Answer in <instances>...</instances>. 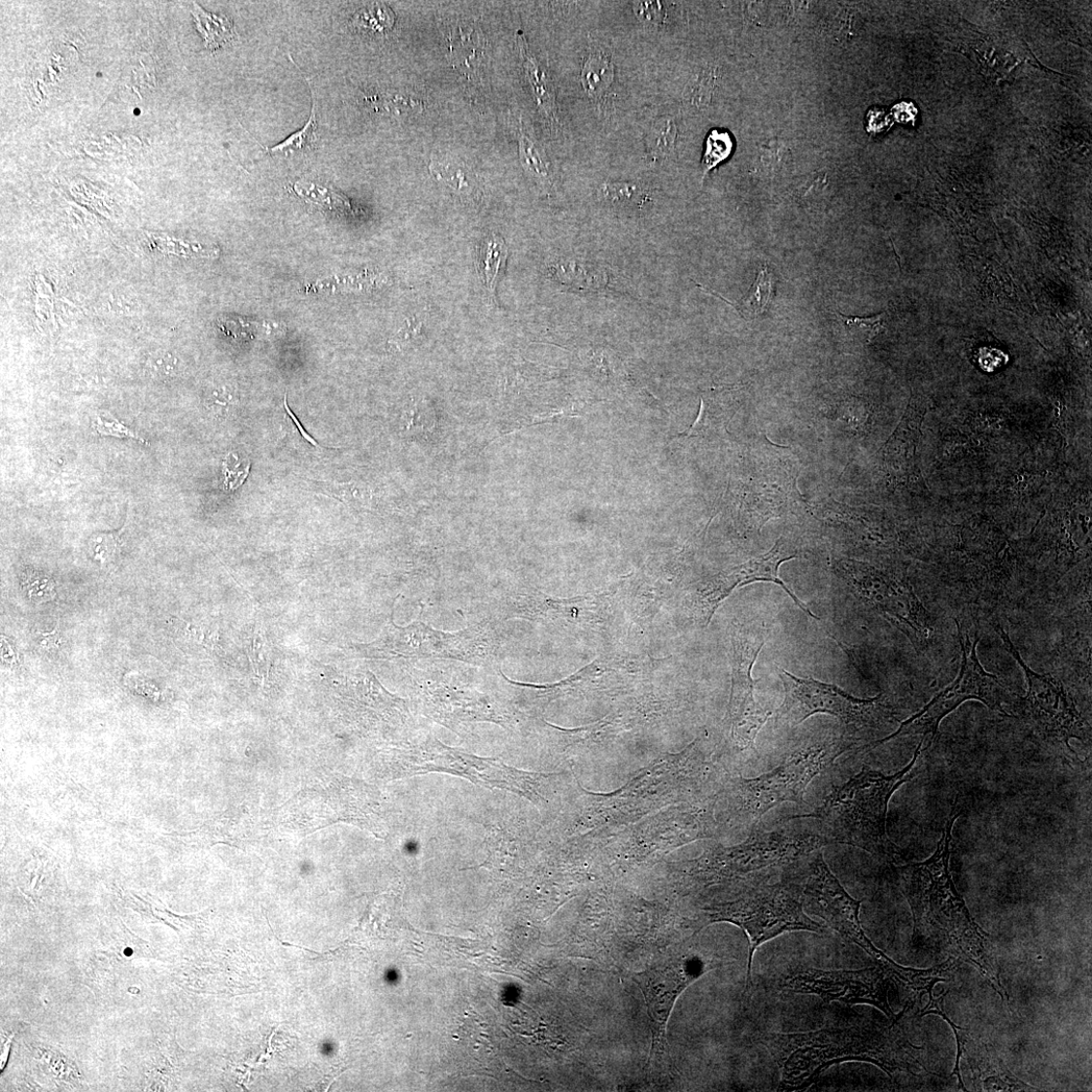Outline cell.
<instances>
[{
	"instance_id": "cell-1",
	"label": "cell",
	"mask_w": 1092,
	"mask_h": 1092,
	"mask_svg": "<svg viewBox=\"0 0 1092 1092\" xmlns=\"http://www.w3.org/2000/svg\"><path fill=\"white\" fill-rule=\"evenodd\" d=\"M899 1017L885 1027L864 1023L808 1033L764 1034L760 1043L770 1052L781 1073L780 1090L809 1087L834 1064L846 1061L872 1063L890 1077L897 1072L916 1075L923 1048L911 1045L898 1028Z\"/></svg>"
},
{
	"instance_id": "cell-2",
	"label": "cell",
	"mask_w": 1092,
	"mask_h": 1092,
	"mask_svg": "<svg viewBox=\"0 0 1092 1092\" xmlns=\"http://www.w3.org/2000/svg\"><path fill=\"white\" fill-rule=\"evenodd\" d=\"M961 808L956 806L927 861L897 867L901 889L913 917V939L934 928L944 933L960 956L972 964L1004 1001L1009 1002L986 946V934L976 924L960 896L950 870L953 829Z\"/></svg>"
},
{
	"instance_id": "cell-3",
	"label": "cell",
	"mask_w": 1092,
	"mask_h": 1092,
	"mask_svg": "<svg viewBox=\"0 0 1092 1092\" xmlns=\"http://www.w3.org/2000/svg\"><path fill=\"white\" fill-rule=\"evenodd\" d=\"M922 750L923 740L911 762L895 775L887 776L864 766L860 773L835 788L821 806L792 819L814 818L830 843L861 849L886 861L896 860L902 851L888 837V803L893 794L909 780Z\"/></svg>"
},
{
	"instance_id": "cell-4",
	"label": "cell",
	"mask_w": 1092,
	"mask_h": 1092,
	"mask_svg": "<svg viewBox=\"0 0 1092 1092\" xmlns=\"http://www.w3.org/2000/svg\"><path fill=\"white\" fill-rule=\"evenodd\" d=\"M808 877L803 887L804 910L822 917L842 938L854 942L877 963L887 976L912 991L915 1000L933 996L936 983L948 981L946 974L954 971L950 959L930 970H914L898 964L869 938L860 922L861 902L853 899L831 871L822 850L808 857Z\"/></svg>"
},
{
	"instance_id": "cell-5",
	"label": "cell",
	"mask_w": 1092,
	"mask_h": 1092,
	"mask_svg": "<svg viewBox=\"0 0 1092 1092\" xmlns=\"http://www.w3.org/2000/svg\"><path fill=\"white\" fill-rule=\"evenodd\" d=\"M857 744L841 730L812 733L772 771L737 782L738 811L756 826L768 811L782 803L804 804L810 782Z\"/></svg>"
},
{
	"instance_id": "cell-6",
	"label": "cell",
	"mask_w": 1092,
	"mask_h": 1092,
	"mask_svg": "<svg viewBox=\"0 0 1092 1092\" xmlns=\"http://www.w3.org/2000/svg\"><path fill=\"white\" fill-rule=\"evenodd\" d=\"M784 688V700L775 715L776 729H794L815 714L837 719L840 730L859 742L863 735L882 730L895 719L883 695L862 700L841 688L802 678L778 668Z\"/></svg>"
},
{
	"instance_id": "cell-7",
	"label": "cell",
	"mask_w": 1092,
	"mask_h": 1092,
	"mask_svg": "<svg viewBox=\"0 0 1092 1092\" xmlns=\"http://www.w3.org/2000/svg\"><path fill=\"white\" fill-rule=\"evenodd\" d=\"M717 923L734 925L748 936L747 990L752 981L754 955L764 942L788 932H826L806 914L803 888L791 882L761 883L734 902L708 908L700 930Z\"/></svg>"
},
{
	"instance_id": "cell-8",
	"label": "cell",
	"mask_w": 1092,
	"mask_h": 1092,
	"mask_svg": "<svg viewBox=\"0 0 1092 1092\" xmlns=\"http://www.w3.org/2000/svg\"><path fill=\"white\" fill-rule=\"evenodd\" d=\"M829 843L822 835L754 831L740 845L707 854L695 866L694 874L706 884L747 877L763 882L771 871L805 860Z\"/></svg>"
},
{
	"instance_id": "cell-9",
	"label": "cell",
	"mask_w": 1092,
	"mask_h": 1092,
	"mask_svg": "<svg viewBox=\"0 0 1092 1092\" xmlns=\"http://www.w3.org/2000/svg\"><path fill=\"white\" fill-rule=\"evenodd\" d=\"M500 639L492 624L470 626L457 632L436 631L421 622L401 628L391 624L375 642L362 645L370 658L445 659L476 665H492L497 660Z\"/></svg>"
},
{
	"instance_id": "cell-10",
	"label": "cell",
	"mask_w": 1092,
	"mask_h": 1092,
	"mask_svg": "<svg viewBox=\"0 0 1092 1092\" xmlns=\"http://www.w3.org/2000/svg\"><path fill=\"white\" fill-rule=\"evenodd\" d=\"M833 568L856 598L904 632L917 652L927 647L930 616L905 576L846 558L836 561Z\"/></svg>"
},
{
	"instance_id": "cell-11",
	"label": "cell",
	"mask_w": 1092,
	"mask_h": 1092,
	"mask_svg": "<svg viewBox=\"0 0 1092 1092\" xmlns=\"http://www.w3.org/2000/svg\"><path fill=\"white\" fill-rule=\"evenodd\" d=\"M955 622L963 653L961 669L956 680L941 691L923 710L903 723L895 734L864 744L855 753L871 751L892 739L917 734L924 735L926 747H930L938 734L942 719L967 700H979L991 710L1006 713L1004 704L1011 701L1009 691L997 677L988 674L982 667L977 657L978 638L972 642L970 635L962 631L957 620Z\"/></svg>"
},
{
	"instance_id": "cell-12",
	"label": "cell",
	"mask_w": 1092,
	"mask_h": 1092,
	"mask_svg": "<svg viewBox=\"0 0 1092 1092\" xmlns=\"http://www.w3.org/2000/svg\"><path fill=\"white\" fill-rule=\"evenodd\" d=\"M712 958L691 947L676 951L633 974L651 1020L652 1047L649 1064L655 1069L673 1070L666 1029L676 1003L695 981L715 968Z\"/></svg>"
},
{
	"instance_id": "cell-13",
	"label": "cell",
	"mask_w": 1092,
	"mask_h": 1092,
	"mask_svg": "<svg viewBox=\"0 0 1092 1092\" xmlns=\"http://www.w3.org/2000/svg\"><path fill=\"white\" fill-rule=\"evenodd\" d=\"M996 631L1003 638L1006 650L1019 663L1027 677V697L1015 703L1025 721L1041 736L1063 744L1071 752L1072 738L1089 740V728L1063 684L1051 675L1034 672L1005 630L998 626Z\"/></svg>"
},
{
	"instance_id": "cell-14",
	"label": "cell",
	"mask_w": 1092,
	"mask_h": 1092,
	"mask_svg": "<svg viewBox=\"0 0 1092 1092\" xmlns=\"http://www.w3.org/2000/svg\"><path fill=\"white\" fill-rule=\"evenodd\" d=\"M763 624H737L732 629V694L728 724L732 739L740 750L755 749V741L772 712L755 699L753 667L767 641Z\"/></svg>"
},
{
	"instance_id": "cell-15",
	"label": "cell",
	"mask_w": 1092,
	"mask_h": 1092,
	"mask_svg": "<svg viewBox=\"0 0 1092 1092\" xmlns=\"http://www.w3.org/2000/svg\"><path fill=\"white\" fill-rule=\"evenodd\" d=\"M799 473L798 462L788 449L772 443L761 448L744 489L743 510L751 529L760 531L768 521L783 516L802 502Z\"/></svg>"
},
{
	"instance_id": "cell-16",
	"label": "cell",
	"mask_w": 1092,
	"mask_h": 1092,
	"mask_svg": "<svg viewBox=\"0 0 1092 1092\" xmlns=\"http://www.w3.org/2000/svg\"><path fill=\"white\" fill-rule=\"evenodd\" d=\"M800 557V553L787 540L780 538L768 553L724 570L694 592L692 609L695 617L700 624L707 627L718 607L736 588L756 582H768L780 586L794 604L808 617L821 619L780 578L781 564Z\"/></svg>"
},
{
	"instance_id": "cell-17",
	"label": "cell",
	"mask_w": 1092,
	"mask_h": 1092,
	"mask_svg": "<svg viewBox=\"0 0 1092 1092\" xmlns=\"http://www.w3.org/2000/svg\"><path fill=\"white\" fill-rule=\"evenodd\" d=\"M781 986L797 994L816 996L828 1003L870 1005L884 1012L888 1019H897L888 1003V977L879 966L861 971L834 972L800 968L788 973Z\"/></svg>"
},
{
	"instance_id": "cell-18",
	"label": "cell",
	"mask_w": 1092,
	"mask_h": 1092,
	"mask_svg": "<svg viewBox=\"0 0 1092 1092\" xmlns=\"http://www.w3.org/2000/svg\"><path fill=\"white\" fill-rule=\"evenodd\" d=\"M408 755H410L408 761L412 762L410 767L412 773L450 772L488 787L506 788L521 794L531 791L529 783L533 774L514 770L492 759L479 758L451 749L432 736L418 744V747L413 748Z\"/></svg>"
},
{
	"instance_id": "cell-19",
	"label": "cell",
	"mask_w": 1092,
	"mask_h": 1092,
	"mask_svg": "<svg viewBox=\"0 0 1092 1092\" xmlns=\"http://www.w3.org/2000/svg\"><path fill=\"white\" fill-rule=\"evenodd\" d=\"M929 999L927 1006L922 1009L921 1016L937 1014L945 1020L953 1029L957 1040V1058L952 1076H957L959 1087L966 1091L960 1073V1061L963 1058L970 1067L976 1091H1039L1040 1089L1027 1084L1017 1078L1007 1069L994 1048L987 1046L980 1039L951 1021L945 1011L944 1002L946 996Z\"/></svg>"
},
{
	"instance_id": "cell-20",
	"label": "cell",
	"mask_w": 1092,
	"mask_h": 1092,
	"mask_svg": "<svg viewBox=\"0 0 1092 1092\" xmlns=\"http://www.w3.org/2000/svg\"><path fill=\"white\" fill-rule=\"evenodd\" d=\"M417 674L422 698L432 715L444 725L453 727V724L471 719L502 724V713L485 695L451 680H442L441 675L429 678L425 669H418Z\"/></svg>"
},
{
	"instance_id": "cell-21",
	"label": "cell",
	"mask_w": 1092,
	"mask_h": 1092,
	"mask_svg": "<svg viewBox=\"0 0 1092 1092\" xmlns=\"http://www.w3.org/2000/svg\"><path fill=\"white\" fill-rule=\"evenodd\" d=\"M927 411V400L921 395H912L901 424L883 446V464L897 482L907 484L918 476V446Z\"/></svg>"
},
{
	"instance_id": "cell-22",
	"label": "cell",
	"mask_w": 1092,
	"mask_h": 1092,
	"mask_svg": "<svg viewBox=\"0 0 1092 1092\" xmlns=\"http://www.w3.org/2000/svg\"><path fill=\"white\" fill-rule=\"evenodd\" d=\"M518 45L521 57H523L524 60V67L532 86L535 101L539 109L554 125H559L556 91L552 79L548 72L542 69L540 63L531 54L524 36H518Z\"/></svg>"
},
{
	"instance_id": "cell-23",
	"label": "cell",
	"mask_w": 1092,
	"mask_h": 1092,
	"mask_svg": "<svg viewBox=\"0 0 1092 1092\" xmlns=\"http://www.w3.org/2000/svg\"><path fill=\"white\" fill-rule=\"evenodd\" d=\"M614 82V66L610 55L599 46L590 47V54L582 70V85L587 94L598 99Z\"/></svg>"
},
{
	"instance_id": "cell-24",
	"label": "cell",
	"mask_w": 1092,
	"mask_h": 1092,
	"mask_svg": "<svg viewBox=\"0 0 1092 1092\" xmlns=\"http://www.w3.org/2000/svg\"><path fill=\"white\" fill-rule=\"evenodd\" d=\"M507 256L508 250L502 237L492 234L485 239L480 252L479 270L484 286L491 295H494Z\"/></svg>"
},
{
	"instance_id": "cell-25",
	"label": "cell",
	"mask_w": 1092,
	"mask_h": 1092,
	"mask_svg": "<svg viewBox=\"0 0 1092 1092\" xmlns=\"http://www.w3.org/2000/svg\"><path fill=\"white\" fill-rule=\"evenodd\" d=\"M316 486L323 495L355 509H368L374 499L370 487L360 481L318 482Z\"/></svg>"
},
{
	"instance_id": "cell-26",
	"label": "cell",
	"mask_w": 1092,
	"mask_h": 1092,
	"mask_svg": "<svg viewBox=\"0 0 1092 1092\" xmlns=\"http://www.w3.org/2000/svg\"><path fill=\"white\" fill-rule=\"evenodd\" d=\"M240 396L236 386L228 383L214 384L207 388L204 406L221 424L232 419L238 411Z\"/></svg>"
},
{
	"instance_id": "cell-27",
	"label": "cell",
	"mask_w": 1092,
	"mask_h": 1092,
	"mask_svg": "<svg viewBox=\"0 0 1092 1092\" xmlns=\"http://www.w3.org/2000/svg\"><path fill=\"white\" fill-rule=\"evenodd\" d=\"M312 99H313L312 111H311L310 119L307 121L305 127L303 129L295 132L291 136H290L288 139L283 141L281 144H278L275 147H271V148L266 147L265 152L267 154H270L271 155L289 156V155H291V154H305L307 152L313 151V149L315 148L316 143L318 141L316 99H315V94H313V91H312Z\"/></svg>"
},
{
	"instance_id": "cell-28",
	"label": "cell",
	"mask_w": 1092,
	"mask_h": 1092,
	"mask_svg": "<svg viewBox=\"0 0 1092 1092\" xmlns=\"http://www.w3.org/2000/svg\"><path fill=\"white\" fill-rule=\"evenodd\" d=\"M773 282L767 265L759 272L757 280L751 287L746 297L737 303L736 309L746 319H755L761 315L772 300Z\"/></svg>"
},
{
	"instance_id": "cell-29",
	"label": "cell",
	"mask_w": 1092,
	"mask_h": 1092,
	"mask_svg": "<svg viewBox=\"0 0 1092 1092\" xmlns=\"http://www.w3.org/2000/svg\"><path fill=\"white\" fill-rule=\"evenodd\" d=\"M195 9L194 16L197 28L204 35L209 48L217 49L219 46L233 40L234 27L230 19L226 17L210 15L198 7H195Z\"/></svg>"
},
{
	"instance_id": "cell-30",
	"label": "cell",
	"mask_w": 1092,
	"mask_h": 1092,
	"mask_svg": "<svg viewBox=\"0 0 1092 1092\" xmlns=\"http://www.w3.org/2000/svg\"><path fill=\"white\" fill-rule=\"evenodd\" d=\"M717 79L715 67L705 66L701 68L697 78L685 89V102L699 110L707 108L711 102Z\"/></svg>"
},
{
	"instance_id": "cell-31",
	"label": "cell",
	"mask_w": 1092,
	"mask_h": 1092,
	"mask_svg": "<svg viewBox=\"0 0 1092 1092\" xmlns=\"http://www.w3.org/2000/svg\"><path fill=\"white\" fill-rule=\"evenodd\" d=\"M479 30L471 27L470 31L458 29L457 34H451L450 47H451V60L458 63L460 66H470L471 62L479 58Z\"/></svg>"
},
{
	"instance_id": "cell-32",
	"label": "cell",
	"mask_w": 1092,
	"mask_h": 1092,
	"mask_svg": "<svg viewBox=\"0 0 1092 1092\" xmlns=\"http://www.w3.org/2000/svg\"><path fill=\"white\" fill-rule=\"evenodd\" d=\"M678 129L672 119H664L657 122L649 137V148L655 159H664L674 151Z\"/></svg>"
},
{
	"instance_id": "cell-33",
	"label": "cell",
	"mask_w": 1092,
	"mask_h": 1092,
	"mask_svg": "<svg viewBox=\"0 0 1092 1092\" xmlns=\"http://www.w3.org/2000/svg\"><path fill=\"white\" fill-rule=\"evenodd\" d=\"M839 321L853 337L859 338L865 343H870L881 331L884 330V317L885 314H879L873 317H848L837 313Z\"/></svg>"
},
{
	"instance_id": "cell-34",
	"label": "cell",
	"mask_w": 1092,
	"mask_h": 1092,
	"mask_svg": "<svg viewBox=\"0 0 1092 1092\" xmlns=\"http://www.w3.org/2000/svg\"><path fill=\"white\" fill-rule=\"evenodd\" d=\"M395 19L394 14L386 6L367 7L358 12L353 22L362 30L383 33L391 30Z\"/></svg>"
},
{
	"instance_id": "cell-35",
	"label": "cell",
	"mask_w": 1092,
	"mask_h": 1092,
	"mask_svg": "<svg viewBox=\"0 0 1092 1092\" xmlns=\"http://www.w3.org/2000/svg\"><path fill=\"white\" fill-rule=\"evenodd\" d=\"M22 588L26 590L30 600L36 604L51 601L56 596L54 580L31 568L23 573Z\"/></svg>"
},
{
	"instance_id": "cell-36",
	"label": "cell",
	"mask_w": 1092,
	"mask_h": 1092,
	"mask_svg": "<svg viewBox=\"0 0 1092 1092\" xmlns=\"http://www.w3.org/2000/svg\"><path fill=\"white\" fill-rule=\"evenodd\" d=\"M520 156L524 165L532 175L541 182H551V170L545 162L539 149L526 134L521 135Z\"/></svg>"
},
{
	"instance_id": "cell-37",
	"label": "cell",
	"mask_w": 1092,
	"mask_h": 1092,
	"mask_svg": "<svg viewBox=\"0 0 1092 1092\" xmlns=\"http://www.w3.org/2000/svg\"><path fill=\"white\" fill-rule=\"evenodd\" d=\"M120 532L101 533L90 538L88 543L91 557L102 563L113 562L119 555L120 548Z\"/></svg>"
},
{
	"instance_id": "cell-38",
	"label": "cell",
	"mask_w": 1092,
	"mask_h": 1092,
	"mask_svg": "<svg viewBox=\"0 0 1092 1092\" xmlns=\"http://www.w3.org/2000/svg\"><path fill=\"white\" fill-rule=\"evenodd\" d=\"M733 143L728 133L713 131L706 143V152L704 154L703 165L705 173L721 163L732 153Z\"/></svg>"
},
{
	"instance_id": "cell-39",
	"label": "cell",
	"mask_w": 1092,
	"mask_h": 1092,
	"mask_svg": "<svg viewBox=\"0 0 1092 1092\" xmlns=\"http://www.w3.org/2000/svg\"><path fill=\"white\" fill-rule=\"evenodd\" d=\"M404 425L409 432H429L435 427V415L427 403L418 402L406 411Z\"/></svg>"
},
{
	"instance_id": "cell-40",
	"label": "cell",
	"mask_w": 1092,
	"mask_h": 1092,
	"mask_svg": "<svg viewBox=\"0 0 1092 1092\" xmlns=\"http://www.w3.org/2000/svg\"><path fill=\"white\" fill-rule=\"evenodd\" d=\"M149 374L158 379H175L182 372L180 360L168 353H156L147 361Z\"/></svg>"
},
{
	"instance_id": "cell-41",
	"label": "cell",
	"mask_w": 1092,
	"mask_h": 1092,
	"mask_svg": "<svg viewBox=\"0 0 1092 1092\" xmlns=\"http://www.w3.org/2000/svg\"><path fill=\"white\" fill-rule=\"evenodd\" d=\"M94 429L101 435L114 436L119 438H132L142 443L148 444L146 440L137 435L129 427L123 426L118 419L111 415H98L93 421Z\"/></svg>"
},
{
	"instance_id": "cell-42",
	"label": "cell",
	"mask_w": 1092,
	"mask_h": 1092,
	"mask_svg": "<svg viewBox=\"0 0 1092 1092\" xmlns=\"http://www.w3.org/2000/svg\"><path fill=\"white\" fill-rule=\"evenodd\" d=\"M431 172L436 180L444 182L446 186L458 191L470 188L466 173L461 168L456 169L451 165L431 163Z\"/></svg>"
},
{
	"instance_id": "cell-43",
	"label": "cell",
	"mask_w": 1092,
	"mask_h": 1092,
	"mask_svg": "<svg viewBox=\"0 0 1092 1092\" xmlns=\"http://www.w3.org/2000/svg\"><path fill=\"white\" fill-rule=\"evenodd\" d=\"M422 329L424 326L420 320L414 317L406 320L405 325L389 341L390 349L394 352L405 350L420 337Z\"/></svg>"
},
{
	"instance_id": "cell-44",
	"label": "cell",
	"mask_w": 1092,
	"mask_h": 1092,
	"mask_svg": "<svg viewBox=\"0 0 1092 1092\" xmlns=\"http://www.w3.org/2000/svg\"><path fill=\"white\" fill-rule=\"evenodd\" d=\"M633 11L641 21L653 24L663 23L666 18V11L660 2H636Z\"/></svg>"
},
{
	"instance_id": "cell-45",
	"label": "cell",
	"mask_w": 1092,
	"mask_h": 1092,
	"mask_svg": "<svg viewBox=\"0 0 1092 1092\" xmlns=\"http://www.w3.org/2000/svg\"><path fill=\"white\" fill-rule=\"evenodd\" d=\"M788 154L789 152L782 143L772 141L763 147L761 161L765 166L771 168L780 164L783 159H787Z\"/></svg>"
},
{
	"instance_id": "cell-46",
	"label": "cell",
	"mask_w": 1092,
	"mask_h": 1092,
	"mask_svg": "<svg viewBox=\"0 0 1092 1092\" xmlns=\"http://www.w3.org/2000/svg\"><path fill=\"white\" fill-rule=\"evenodd\" d=\"M284 403H285L284 406H285L287 415L290 416L292 419V422H293L294 426L297 427V430H299L302 437L305 438L312 445L316 446V448H319V444L317 443V441L313 437H311V435L309 433H307V431L304 429V427L300 424L299 419H297L293 415V413L290 411V409L288 405L287 395L285 396V402Z\"/></svg>"
},
{
	"instance_id": "cell-47",
	"label": "cell",
	"mask_w": 1092,
	"mask_h": 1092,
	"mask_svg": "<svg viewBox=\"0 0 1092 1092\" xmlns=\"http://www.w3.org/2000/svg\"><path fill=\"white\" fill-rule=\"evenodd\" d=\"M57 638H58L57 630L54 632L50 633V634L44 633L43 639L41 640V644L43 645V647H45V649H48V650L55 649L59 645V639H57Z\"/></svg>"
}]
</instances>
